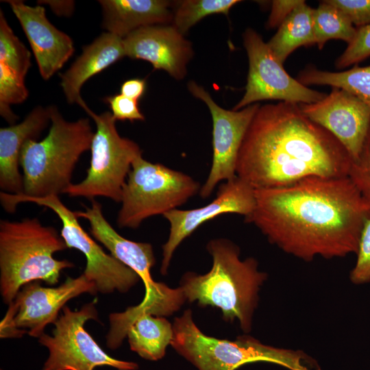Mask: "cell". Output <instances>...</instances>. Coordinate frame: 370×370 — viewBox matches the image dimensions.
I'll use <instances>...</instances> for the list:
<instances>
[{
  "label": "cell",
  "instance_id": "8",
  "mask_svg": "<svg viewBox=\"0 0 370 370\" xmlns=\"http://www.w3.org/2000/svg\"><path fill=\"white\" fill-rule=\"evenodd\" d=\"M201 187L189 175L139 156L123 186L116 224L121 228L137 229L148 218L178 208L199 193Z\"/></svg>",
  "mask_w": 370,
  "mask_h": 370
},
{
  "label": "cell",
  "instance_id": "29",
  "mask_svg": "<svg viewBox=\"0 0 370 370\" xmlns=\"http://www.w3.org/2000/svg\"><path fill=\"white\" fill-rule=\"evenodd\" d=\"M348 177L370 209V126L361 152L352 162Z\"/></svg>",
  "mask_w": 370,
  "mask_h": 370
},
{
  "label": "cell",
  "instance_id": "11",
  "mask_svg": "<svg viewBox=\"0 0 370 370\" xmlns=\"http://www.w3.org/2000/svg\"><path fill=\"white\" fill-rule=\"evenodd\" d=\"M62 310V314L53 323L52 335L44 333L38 338L39 343L49 352L42 370H94L101 366L117 370L138 369L136 362L108 355L86 330L87 321L98 319L95 302L74 311L64 306Z\"/></svg>",
  "mask_w": 370,
  "mask_h": 370
},
{
  "label": "cell",
  "instance_id": "14",
  "mask_svg": "<svg viewBox=\"0 0 370 370\" xmlns=\"http://www.w3.org/2000/svg\"><path fill=\"white\" fill-rule=\"evenodd\" d=\"M187 86L193 96L206 103L212 120V164L206 182L199 193L201 198L206 199L219 184L237 176L239 151L247 129L260 105L256 103L239 110H225L195 81L188 82Z\"/></svg>",
  "mask_w": 370,
  "mask_h": 370
},
{
  "label": "cell",
  "instance_id": "23",
  "mask_svg": "<svg viewBox=\"0 0 370 370\" xmlns=\"http://www.w3.org/2000/svg\"><path fill=\"white\" fill-rule=\"evenodd\" d=\"M173 336V325L163 317L143 314L130 328L127 337L132 351L148 360L162 358Z\"/></svg>",
  "mask_w": 370,
  "mask_h": 370
},
{
  "label": "cell",
  "instance_id": "7",
  "mask_svg": "<svg viewBox=\"0 0 370 370\" xmlns=\"http://www.w3.org/2000/svg\"><path fill=\"white\" fill-rule=\"evenodd\" d=\"M75 214L78 218L86 219L91 235L113 257L134 271L144 283L145 295L143 301L118 314L119 322L123 327L129 328L143 314L169 316L182 307L186 301L182 288H171L151 277V269L156 259L150 243L132 241L121 236L105 218L101 204L95 199L91 201L90 207L75 211Z\"/></svg>",
  "mask_w": 370,
  "mask_h": 370
},
{
  "label": "cell",
  "instance_id": "13",
  "mask_svg": "<svg viewBox=\"0 0 370 370\" xmlns=\"http://www.w3.org/2000/svg\"><path fill=\"white\" fill-rule=\"evenodd\" d=\"M243 38L249 60V72L245 94L233 110L267 99L312 103L326 97V94L310 89L290 76L254 29H246Z\"/></svg>",
  "mask_w": 370,
  "mask_h": 370
},
{
  "label": "cell",
  "instance_id": "15",
  "mask_svg": "<svg viewBox=\"0 0 370 370\" xmlns=\"http://www.w3.org/2000/svg\"><path fill=\"white\" fill-rule=\"evenodd\" d=\"M255 189L236 176L221 183L215 198L206 204L189 210L175 209L163 215L170 225L169 235L162 245L160 273L166 275L173 254L182 242L202 224L223 214H238L245 217L253 212Z\"/></svg>",
  "mask_w": 370,
  "mask_h": 370
},
{
  "label": "cell",
  "instance_id": "20",
  "mask_svg": "<svg viewBox=\"0 0 370 370\" xmlns=\"http://www.w3.org/2000/svg\"><path fill=\"white\" fill-rule=\"evenodd\" d=\"M125 56L123 38L108 32L84 47L82 54L70 68L60 75L67 102L82 106L85 103L80 95L84 84Z\"/></svg>",
  "mask_w": 370,
  "mask_h": 370
},
{
  "label": "cell",
  "instance_id": "27",
  "mask_svg": "<svg viewBox=\"0 0 370 370\" xmlns=\"http://www.w3.org/2000/svg\"><path fill=\"white\" fill-rule=\"evenodd\" d=\"M0 63L25 79L31 66V53L14 34L0 10Z\"/></svg>",
  "mask_w": 370,
  "mask_h": 370
},
{
  "label": "cell",
  "instance_id": "6",
  "mask_svg": "<svg viewBox=\"0 0 370 370\" xmlns=\"http://www.w3.org/2000/svg\"><path fill=\"white\" fill-rule=\"evenodd\" d=\"M171 345L198 370H236L243 365L267 362L291 370H311L316 362L301 351L264 345L249 335L235 341L204 334L194 323L192 311L186 310L174 319Z\"/></svg>",
  "mask_w": 370,
  "mask_h": 370
},
{
  "label": "cell",
  "instance_id": "32",
  "mask_svg": "<svg viewBox=\"0 0 370 370\" xmlns=\"http://www.w3.org/2000/svg\"><path fill=\"white\" fill-rule=\"evenodd\" d=\"M357 27L370 24V0H326Z\"/></svg>",
  "mask_w": 370,
  "mask_h": 370
},
{
  "label": "cell",
  "instance_id": "24",
  "mask_svg": "<svg viewBox=\"0 0 370 370\" xmlns=\"http://www.w3.org/2000/svg\"><path fill=\"white\" fill-rule=\"evenodd\" d=\"M297 79L303 85H323L343 89L359 98L370 108V66L341 72L321 71L310 65L301 71Z\"/></svg>",
  "mask_w": 370,
  "mask_h": 370
},
{
  "label": "cell",
  "instance_id": "36",
  "mask_svg": "<svg viewBox=\"0 0 370 370\" xmlns=\"http://www.w3.org/2000/svg\"><path fill=\"white\" fill-rule=\"evenodd\" d=\"M38 4H47L51 10L58 16H69L74 11L73 1H38Z\"/></svg>",
  "mask_w": 370,
  "mask_h": 370
},
{
  "label": "cell",
  "instance_id": "19",
  "mask_svg": "<svg viewBox=\"0 0 370 370\" xmlns=\"http://www.w3.org/2000/svg\"><path fill=\"white\" fill-rule=\"evenodd\" d=\"M49 123L50 106H38L21 123L0 129V188L2 192L23 193V175L19 171L21 149L27 140H37Z\"/></svg>",
  "mask_w": 370,
  "mask_h": 370
},
{
  "label": "cell",
  "instance_id": "4",
  "mask_svg": "<svg viewBox=\"0 0 370 370\" xmlns=\"http://www.w3.org/2000/svg\"><path fill=\"white\" fill-rule=\"evenodd\" d=\"M56 229L42 224L38 218L0 221V292L10 304L25 284L41 280L56 284L60 273L75 267L53 254L67 249Z\"/></svg>",
  "mask_w": 370,
  "mask_h": 370
},
{
  "label": "cell",
  "instance_id": "25",
  "mask_svg": "<svg viewBox=\"0 0 370 370\" xmlns=\"http://www.w3.org/2000/svg\"><path fill=\"white\" fill-rule=\"evenodd\" d=\"M312 19L315 44L319 49L330 39H340L348 44L355 36L356 28L351 21L326 0L313 8Z\"/></svg>",
  "mask_w": 370,
  "mask_h": 370
},
{
  "label": "cell",
  "instance_id": "2",
  "mask_svg": "<svg viewBox=\"0 0 370 370\" xmlns=\"http://www.w3.org/2000/svg\"><path fill=\"white\" fill-rule=\"evenodd\" d=\"M353 160L299 104L260 106L243 140L236 175L255 190L283 187L311 176L347 177Z\"/></svg>",
  "mask_w": 370,
  "mask_h": 370
},
{
  "label": "cell",
  "instance_id": "18",
  "mask_svg": "<svg viewBox=\"0 0 370 370\" xmlns=\"http://www.w3.org/2000/svg\"><path fill=\"white\" fill-rule=\"evenodd\" d=\"M5 2L10 5L26 35L40 75L49 79L73 55L72 39L49 22L44 7L29 6L20 0Z\"/></svg>",
  "mask_w": 370,
  "mask_h": 370
},
{
  "label": "cell",
  "instance_id": "35",
  "mask_svg": "<svg viewBox=\"0 0 370 370\" xmlns=\"http://www.w3.org/2000/svg\"><path fill=\"white\" fill-rule=\"evenodd\" d=\"M145 79L138 78L131 79L122 84L120 89V94L138 101L145 93Z\"/></svg>",
  "mask_w": 370,
  "mask_h": 370
},
{
  "label": "cell",
  "instance_id": "5",
  "mask_svg": "<svg viewBox=\"0 0 370 370\" xmlns=\"http://www.w3.org/2000/svg\"><path fill=\"white\" fill-rule=\"evenodd\" d=\"M51 127L40 141L27 140L19 158L23 192L31 197L64 193L81 156L90 150L94 132L90 121H66L58 108L50 106Z\"/></svg>",
  "mask_w": 370,
  "mask_h": 370
},
{
  "label": "cell",
  "instance_id": "26",
  "mask_svg": "<svg viewBox=\"0 0 370 370\" xmlns=\"http://www.w3.org/2000/svg\"><path fill=\"white\" fill-rule=\"evenodd\" d=\"M239 2V0L180 1L176 3L171 25L184 35L203 18L214 14L227 15L230 9Z\"/></svg>",
  "mask_w": 370,
  "mask_h": 370
},
{
  "label": "cell",
  "instance_id": "10",
  "mask_svg": "<svg viewBox=\"0 0 370 370\" xmlns=\"http://www.w3.org/2000/svg\"><path fill=\"white\" fill-rule=\"evenodd\" d=\"M0 200L2 207L9 213L15 212L17 205L24 202L34 203L53 211L62 222L60 235L67 247L76 249L84 255L86 264L83 274L95 284L97 293H126L140 280L134 271L103 251L81 226L75 211L68 208L58 195L31 197L1 192Z\"/></svg>",
  "mask_w": 370,
  "mask_h": 370
},
{
  "label": "cell",
  "instance_id": "34",
  "mask_svg": "<svg viewBox=\"0 0 370 370\" xmlns=\"http://www.w3.org/2000/svg\"><path fill=\"white\" fill-rule=\"evenodd\" d=\"M303 0H274L267 23L268 28L279 27Z\"/></svg>",
  "mask_w": 370,
  "mask_h": 370
},
{
  "label": "cell",
  "instance_id": "3",
  "mask_svg": "<svg viewBox=\"0 0 370 370\" xmlns=\"http://www.w3.org/2000/svg\"><path fill=\"white\" fill-rule=\"evenodd\" d=\"M206 249L212 258L211 269L203 275L187 272L181 279L186 301L220 308L224 320L237 319L241 330L249 332L258 292L267 274L258 270L254 258L241 260L239 247L229 239H212Z\"/></svg>",
  "mask_w": 370,
  "mask_h": 370
},
{
  "label": "cell",
  "instance_id": "12",
  "mask_svg": "<svg viewBox=\"0 0 370 370\" xmlns=\"http://www.w3.org/2000/svg\"><path fill=\"white\" fill-rule=\"evenodd\" d=\"M83 293H97L95 284L82 273L67 278L57 287H44L38 281L22 286L0 323V336L21 338L24 334L39 338L45 327L54 323L70 299Z\"/></svg>",
  "mask_w": 370,
  "mask_h": 370
},
{
  "label": "cell",
  "instance_id": "21",
  "mask_svg": "<svg viewBox=\"0 0 370 370\" xmlns=\"http://www.w3.org/2000/svg\"><path fill=\"white\" fill-rule=\"evenodd\" d=\"M102 27L108 33L124 38L147 26L172 23L173 3L164 0H101Z\"/></svg>",
  "mask_w": 370,
  "mask_h": 370
},
{
  "label": "cell",
  "instance_id": "16",
  "mask_svg": "<svg viewBox=\"0 0 370 370\" xmlns=\"http://www.w3.org/2000/svg\"><path fill=\"white\" fill-rule=\"evenodd\" d=\"M309 119L330 132L353 161L359 156L370 126V108L354 95L333 87L322 100L298 103Z\"/></svg>",
  "mask_w": 370,
  "mask_h": 370
},
{
  "label": "cell",
  "instance_id": "33",
  "mask_svg": "<svg viewBox=\"0 0 370 370\" xmlns=\"http://www.w3.org/2000/svg\"><path fill=\"white\" fill-rule=\"evenodd\" d=\"M112 111V115L117 121H144L145 116L139 110L138 101L128 98L121 94L105 98Z\"/></svg>",
  "mask_w": 370,
  "mask_h": 370
},
{
  "label": "cell",
  "instance_id": "28",
  "mask_svg": "<svg viewBox=\"0 0 370 370\" xmlns=\"http://www.w3.org/2000/svg\"><path fill=\"white\" fill-rule=\"evenodd\" d=\"M28 97L25 79L16 75L0 63V114L9 123L18 119L10 108L12 104L21 103Z\"/></svg>",
  "mask_w": 370,
  "mask_h": 370
},
{
  "label": "cell",
  "instance_id": "31",
  "mask_svg": "<svg viewBox=\"0 0 370 370\" xmlns=\"http://www.w3.org/2000/svg\"><path fill=\"white\" fill-rule=\"evenodd\" d=\"M356 264L349 273L356 285L370 282V217L365 221L360 237Z\"/></svg>",
  "mask_w": 370,
  "mask_h": 370
},
{
  "label": "cell",
  "instance_id": "17",
  "mask_svg": "<svg viewBox=\"0 0 370 370\" xmlns=\"http://www.w3.org/2000/svg\"><path fill=\"white\" fill-rule=\"evenodd\" d=\"M125 56L149 62L177 80L184 79L193 56L191 42L173 25L139 28L123 38Z\"/></svg>",
  "mask_w": 370,
  "mask_h": 370
},
{
  "label": "cell",
  "instance_id": "9",
  "mask_svg": "<svg viewBox=\"0 0 370 370\" xmlns=\"http://www.w3.org/2000/svg\"><path fill=\"white\" fill-rule=\"evenodd\" d=\"M82 108L92 119L97 128L91 144L90 166L86 177L71 184L64 194L91 201L103 197L121 203L132 163L142 156V150L136 143L119 135L111 112L97 114L86 103Z\"/></svg>",
  "mask_w": 370,
  "mask_h": 370
},
{
  "label": "cell",
  "instance_id": "1",
  "mask_svg": "<svg viewBox=\"0 0 370 370\" xmlns=\"http://www.w3.org/2000/svg\"><path fill=\"white\" fill-rule=\"evenodd\" d=\"M245 218L283 251L304 261L356 254L370 209L347 177L311 176L290 185L255 190Z\"/></svg>",
  "mask_w": 370,
  "mask_h": 370
},
{
  "label": "cell",
  "instance_id": "22",
  "mask_svg": "<svg viewBox=\"0 0 370 370\" xmlns=\"http://www.w3.org/2000/svg\"><path fill=\"white\" fill-rule=\"evenodd\" d=\"M312 13L313 8L303 0L267 42L274 56L282 64L296 49L315 44Z\"/></svg>",
  "mask_w": 370,
  "mask_h": 370
},
{
  "label": "cell",
  "instance_id": "30",
  "mask_svg": "<svg viewBox=\"0 0 370 370\" xmlns=\"http://www.w3.org/2000/svg\"><path fill=\"white\" fill-rule=\"evenodd\" d=\"M370 56V24L356 28L354 37L343 53L336 60L335 66L346 68Z\"/></svg>",
  "mask_w": 370,
  "mask_h": 370
}]
</instances>
